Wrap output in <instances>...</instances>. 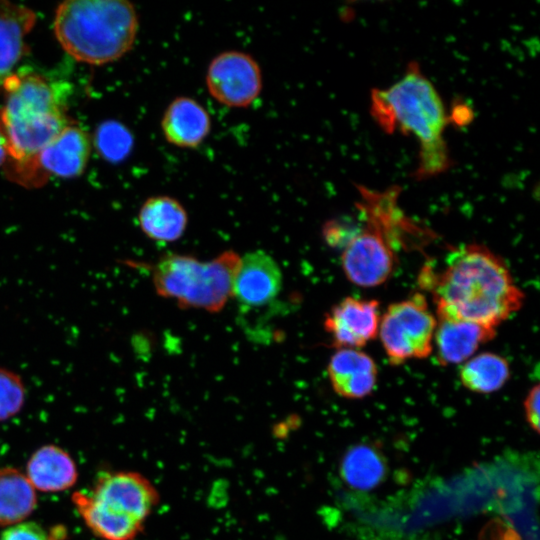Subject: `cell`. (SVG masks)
I'll list each match as a JSON object with an SVG mask.
<instances>
[{
	"label": "cell",
	"instance_id": "obj_1",
	"mask_svg": "<svg viewBox=\"0 0 540 540\" xmlns=\"http://www.w3.org/2000/svg\"><path fill=\"white\" fill-rule=\"evenodd\" d=\"M444 267L424 266L419 285L432 295L436 314L497 327L523 305L524 293L506 263L484 245L454 247Z\"/></svg>",
	"mask_w": 540,
	"mask_h": 540
},
{
	"label": "cell",
	"instance_id": "obj_2",
	"mask_svg": "<svg viewBox=\"0 0 540 540\" xmlns=\"http://www.w3.org/2000/svg\"><path fill=\"white\" fill-rule=\"evenodd\" d=\"M370 112L386 133L400 131L417 140L419 159L414 178L428 179L451 166L444 138L451 118L441 96L418 63L410 62L404 75L391 86L371 91Z\"/></svg>",
	"mask_w": 540,
	"mask_h": 540
},
{
	"label": "cell",
	"instance_id": "obj_3",
	"mask_svg": "<svg viewBox=\"0 0 540 540\" xmlns=\"http://www.w3.org/2000/svg\"><path fill=\"white\" fill-rule=\"evenodd\" d=\"M0 109L10 144L7 176L26 187H38L47 179L37 158L42 149L70 122L64 112L59 88L43 76L14 73L3 84Z\"/></svg>",
	"mask_w": 540,
	"mask_h": 540
},
{
	"label": "cell",
	"instance_id": "obj_4",
	"mask_svg": "<svg viewBox=\"0 0 540 540\" xmlns=\"http://www.w3.org/2000/svg\"><path fill=\"white\" fill-rule=\"evenodd\" d=\"M356 203L363 226L345 244L341 266L353 284L370 288L386 282L395 264V247L403 237L417 235L419 226L398 205L401 189L397 185L377 191L357 185Z\"/></svg>",
	"mask_w": 540,
	"mask_h": 540
},
{
	"label": "cell",
	"instance_id": "obj_5",
	"mask_svg": "<svg viewBox=\"0 0 540 540\" xmlns=\"http://www.w3.org/2000/svg\"><path fill=\"white\" fill-rule=\"evenodd\" d=\"M139 22L125 0H68L57 7L56 39L75 60L103 65L118 60L133 46Z\"/></svg>",
	"mask_w": 540,
	"mask_h": 540
},
{
	"label": "cell",
	"instance_id": "obj_6",
	"mask_svg": "<svg viewBox=\"0 0 540 540\" xmlns=\"http://www.w3.org/2000/svg\"><path fill=\"white\" fill-rule=\"evenodd\" d=\"M240 256L227 250L206 262L195 257L169 254L152 271L158 295L174 299L181 308L220 311L232 296Z\"/></svg>",
	"mask_w": 540,
	"mask_h": 540
},
{
	"label": "cell",
	"instance_id": "obj_7",
	"mask_svg": "<svg viewBox=\"0 0 540 540\" xmlns=\"http://www.w3.org/2000/svg\"><path fill=\"white\" fill-rule=\"evenodd\" d=\"M436 318L430 312L425 296L414 293L390 304L380 316L378 334L393 365L411 359H423L433 352Z\"/></svg>",
	"mask_w": 540,
	"mask_h": 540
},
{
	"label": "cell",
	"instance_id": "obj_8",
	"mask_svg": "<svg viewBox=\"0 0 540 540\" xmlns=\"http://www.w3.org/2000/svg\"><path fill=\"white\" fill-rule=\"evenodd\" d=\"M209 94L230 108H247L259 97L263 87L261 67L250 54L228 50L216 55L205 76Z\"/></svg>",
	"mask_w": 540,
	"mask_h": 540
},
{
	"label": "cell",
	"instance_id": "obj_9",
	"mask_svg": "<svg viewBox=\"0 0 540 540\" xmlns=\"http://www.w3.org/2000/svg\"><path fill=\"white\" fill-rule=\"evenodd\" d=\"M91 494L116 513L143 525L160 500L153 483L134 471L100 473Z\"/></svg>",
	"mask_w": 540,
	"mask_h": 540
},
{
	"label": "cell",
	"instance_id": "obj_10",
	"mask_svg": "<svg viewBox=\"0 0 540 540\" xmlns=\"http://www.w3.org/2000/svg\"><path fill=\"white\" fill-rule=\"evenodd\" d=\"M379 322L378 301L346 297L325 315L324 328L338 349H358L377 336Z\"/></svg>",
	"mask_w": 540,
	"mask_h": 540
},
{
	"label": "cell",
	"instance_id": "obj_11",
	"mask_svg": "<svg viewBox=\"0 0 540 540\" xmlns=\"http://www.w3.org/2000/svg\"><path fill=\"white\" fill-rule=\"evenodd\" d=\"M281 287L280 267L270 255L256 250L240 258L232 296L241 304L250 307L268 304L278 295Z\"/></svg>",
	"mask_w": 540,
	"mask_h": 540
},
{
	"label": "cell",
	"instance_id": "obj_12",
	"mask_svg": "<svg viewBox=\"0 0 540 540\" xmlns=\"http://www.w3.org/2000/svg\"><path fill=\"white\" fill-rule=\"evenodd\" d=\"M91 140L85 130L69 123L40 152L37 164L46 179L49 176L73 178L85 170Z\"/></svg>",
	"mask_w": 540,
	"mask_h": 540
},
{
	"label": "cell",
	"instance_id": "obj_13",
	"mask_svg": "<svg viewBox=\"0 0 540 540\" xmlns=\"http://www.w3.org/2000/svg\"><path fill=\"white\" fill-rule=\"evenodd\" d=\"M433 345L441 365L463 363L496 335V329L472 321L436 314Z\"/></svg>",
	"mask_w": 540,
	"mask_h": 540
},
{
	"label": "cell",
	"instance_id": "obj_14",
	"mask_svg": "<svg viewBox=\"0 0 540 540\" xmlns=\"http://www.w3.org/2000/svg\"><path fill=\"white\" fill-rule=\"evenodd\" d=\"M211 126L208 111L197 100L187 96L174 98L161 119L165 140L185 149L199 147L208 137Z\"/></svg>",
	"mask_w": 540,
	"mask_h": 540
},
{
	"label": "cell",
	"instance_id": "obj_15",
	"mask_svg": "<svg viewBox=\"0 0 540 540\" xmlns=\"http://www.w3.org/2000/svg\"><path fill=\"white\" fill-rule=\"evenodd\" d=\"M331 386L336 394L347 399H362L377 383L375 361L358 349H338L327 367Z\"/></svg>",
	"mask_w": 540,
	"mask_h": 540
},
{
	"label": "cell",
	"instance_id": "obj_16",
	"mask_svg": "<svg viewBox=\"0 0 540 540\" xmlns=\"http://www.w3.org/2000/svg\"><path fill=\"white\" fill-rule=\"evenodd\" d=\"M35 23L36 14L32 9L0 0V92L27 52L25 38Z\"/></svg>",
	"mask_w": 540,
	"mask_h": 540
},
{
	"label": "cell",
	"instance_id": "obj_17",
	"mask_svg": "<svg viewBox=\"0 0 540 540\" xmlns=\"http://www.w3.org/2000/svg\"><path fill=\"white\" fill-rule=\"evenodd\" d=\"M26 477L34 489L61 492L78 479V470L71 455L63 448L49 444L38 448L29 458Z\"/></svg>",
	"mask_w": 540,
	"mask_h": 540
},
{
	"label": "cell",
	"instance_id": "obj_18",
	"mask_svg": "<svg viewBox=\"0 0 540 540\" xmlns=\"http://www.w3.org/2000/svg\"><path fill=\"white\" fill-rule=\"evenodd\" d=\"M142 232L151 240L170 243L184 234L188 224L185 207L176 198L157 195L148 198L138 213Z\"/></svg>",
	"mask_w": 540,
	"mask_h": 540
},
{
	"label": "cell",
	"instance_id": "obj_19",
	"mask_svg": "<svg viewBox=\"0 0 540 540\" xmlns=\"http://www.w3.org/2000/svg\"><path fill=\"white\" fill-rule=\"evenodd\" d=\"M71 499L85 525L102 540H134L144 528L143 524L116 513L91 493L75 491Z\"/></svg>",
	"mask_w": 540,
	"mask_h": 540
},
{
	"label": "cell",
	"instance_id": "obj_20",
	"mask_svg": "<svg viewBox=\"0 0 540 540\" xmlns=\"http://www.w3.org/2000/svg\"><path fill=\"white\" fill-rule=\"evenodd\" d=\"M36 506L37 495L26 475L13 467L0 468V526L23 522Z\"/></svg>",
	"mask_w": 540,
	"mask_h": 540
},
{
	"label": "cell",
	"instance_id": "obj_21",
	"mask_svg": "<svg viewBox=\"0 0 540 540\" xmlns=\"http://www.w3.org/2000/svg\"><path fill=\"white\" fill-rule=\"evenodd\" d=\"M339 471L350 488L367 491L376 488L385 479L387 465L377 448L357 444L344 453Z\"/></svg>",
	"mask_w": 540,
	"mask_h": 540
},
{
	"label": "cell",
	"instance_id": "obj_22",
	"mask_svg": "<svg viewBox=\"0 0 540 540\" xmlns=\"http://www.w3.org/2000/svg\"><path fill=\"white\" fill-rule=\"evenodd\" d=\"M510 377L507 360L495 353L484 352L463 362L459 370L462 385L475 393L488 394L501 389Z\"/></svg>",
	"mask_w": 540,
	"mask_h": 540
},
{
	"label": "cell",
	"instance_id": "obj_23",
	"mask_svg": "<svg viewBox=\"0 0 540 540\" xmlns=\"http://www.w3.org/2000/svg\"><path fill=\"white\" fill-rule=\"evenodd\" d=\"M94 143L99 154L111 162L124 160L133 147V136L118 121L103 122L96 130Z\"/></svg>",
	"mask_w": 540,
	"mask_h": 540
},
{
	"label": "cell",
	"instance_id": "obj_24",
	"mask_svg": "<svg viewBox=\"0 0 540 540\" xmlns=\"http://www.w3.org/2000/svg\"><path fill=\"white\" fill-rule=\"evenodd\" d=\"M26 400V387L19 374L0 367V422L17 415Z\"/></svg>",
	"mask_w": 540,
	"mask_h": 540
},
{
	"label": "cell",
	"instance_id": "obj_25",
	"mask_svg": "<svg viewBox=\"0 0 540 540\" xmlns=\"http://www.w3.org/2000/svg\"><path fill=\"white\" fill-rule=\"evenodd\" d=\"M65 536L64 528L46 529L36 522L23 521L6 527L0 540H63Z\"/></svg>",
	"mask_w": 540,
	"mask_h": 540
},
{
	"label": "cell",
	"instance_id": "obj_26",
	"mask_svg": "<svg viewBox=\"0 0 540 540\" xmlns=\"http://www.w3.org/2000/svg\"><path fill=\"white\" fill-rule=\"evenodd\" d=\"M539 402L540 387L536 384L529 390L524 400L526 420L536 433L539 432Z\"/></svg>",
	"mask_w": 540,
	"mask_h": 540
},
{
	"label": "cell",
	"instance_id": "obj_27",
	"mask_svg": "<svg viewBox=\"0 0 540 540\" xmlns=\"http://www.w3.org/2000/svg\"><path fill=\"white\" fill-rule=\"evenodd\" d=\"M10 159V144L6 126L0 111V167L6 165Z\"/></svg>",
	"mask_w": 540,
	"mask_h": 540
}]
</instances>
